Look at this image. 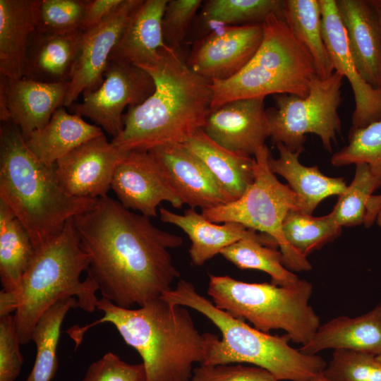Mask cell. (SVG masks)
<instances>
[{"mask_svg":"<svg viewBox=\"0 0 381 381\" xmlns=\"http://www.w3.org/2000/svg\"><path fill=\"white\" fill-rule=\"evenodd\" d=\"M87 270L102 298L131 308L161 297L180 277L169 250L181 236L156 227L150 217L132 212L108 195L73 218Z\"/></svg>","mask_w":381,"mask_h":381,"instance_id":"cell-1","label":"cell"},{"mask_svg":"<svg viewBox=\"0 0 381 381\" xmlns=\"http://www.w3.org/2000/svg\"><path fill=\"white\" fill-rule=\"evenodd\" d=\"M187 308L161 297L136 309L102 298L97 309L103 316L84 327L69 328L67 333L78 347L87 329L111 323L141 356L147 381H190L195 364L206 359L209 332L198 330Z\"/></svg>","mask_w":381,"mask_h":381,"instance_id":"cell-2","label":"cell"},{"mask_svg":"<svg viewBox=\"0 0 381 381\" xmlns=\"http://www.w3.org/2000/svg\"><path fill=\"white\" fill-rule=\"evenodd\" d=\"M145 71L155 81V92L140 104L128 107L123 130L111 143L126 152L184 144L205 124L212 81L194 72L179 49L168 47Z\"/></svg>","mask_w":381,"mask_h":381,"instance_id":"cell-3","label":"cell"},{"mask_svg":"<svg viewBox=\"0 0 381 381\" xmlns=\"http://www.w3.org/2000/svg\"><path fill=\"white\" fill-rule=\"evenodd\" d=\"M98 198L74 197L58 181L56 164L41 162L11 122L0 126V200L24 226L37 249L66 222L92 209Z\"/></svg>","mask_w":381,"mask_h":381,"instance_id":"cell-4","label":"cell"},{"mask_svg":"<svg viewBox=\"0 0 381 381\" xmlns=\"http://www.w3.org/2000/svg\"><path fill=\"white\" fill-rule=\"evenodd\" d=\"M161 298L170 304L198 311L221 332L222 339L210 333L204 365L248 363L268 370L279 381H311L327 365L322 357L291 347L286 334L278 337L263 332L219 309L188 281L179 280Z\"/></svg>","mask_w":381,"mask_h":381,"instance_id":"cell-5","label":"cell"},{"mask_svg":"<svg viewBox=\"0 0 381 381\" xmlns=\"http://www.w3.org/2000/svg\"><path fill=\"white\" fill-rule=\"evenodd\" d=\"M89 266L90 258L82 248L73 218L56 236L35 249L16 292L18 306L14 318L21 345L32 341L39 319L63 298L73 297L78 308L95 311L98 286L88 276L84 281L80 279Z\"/></svg>","mask_w":381,"mask_h":381,"instance_id":"cell-6","label":"cell"},{"mask_svg":"<svg viewBox=\"0 0 381 381\" xmlns=\"http://www.w3.org/2000/svg\"><path fill=\"white\" fill-rule=\"evenodd\" d=\"M262 26V40L248 63L230 78L212 81L211 110L239 99L308 95L316 75L312 56L282 17L271 13Z\"/></svg>","mask_w":381,"mask_h":381,"instance_id":"cell-7","label":"cell"},{"mask_svg":"<svg viewBox=\"0 0 381 381\" xmlns=\"http://www.w3.org/2000/svg\"><path fill=\"white\" fill-rule=\"evenodd\" d=\"M313 285L306 279L281 286L272 283H248L229 276L210 274L207 294L219 309L248 320L265 333L283 329L290 340L308 342L318 327L320 318L309 304Z\"/></svg>","mask_w":381,"mask_h":381,"instance_id":"cell-8","label":"cell"},{"mask_svg":"<svg viewBox=\"0 0 381 381\" xmlns=\"http://www.w3.org/2000/svg\"><path fill=\"white\" fill-rule=\"evenodd\" d=\"M270 155L266 145L256 152L253 182L241 198L203 210L201 214L214 223L236 222L270 236L277 243L283 264L288 270L309 271L312 269L310 262L289 245L282 229L289 211H303L301 201L289 185L282 183L270 170Z\"/></svg>","mask_w":381,"mask_h":381,"instance_id":"cell-9","label":"cell"},{"mask_svg":"<svg viewBox=\"0 0 381 381\" xmlns=\"http://www.w3.org/2000/svg\"><path fill=\"white\" fill-rule=\"evenodd\" d=\"M344 77L336 71L327 79L314 76L309 92L302 97L274 95L275 106L266 109L274 144L282 143L292 152H302L306 136L317 135L331 152L341 123L338 114L342 101L341 87Z\"/></svg>","mask_w":381,"mask_h":381,"instance_id":"cell-10","label":"cell"},{"mask_svg":"<svg viewBox=\"0 0 381 381\" xmlns=\"http://www.w3.org/2000/svg\"><path fill=\"white\" fill-rule=\"evenodd\" d=\"M155 90L152 77L144 69L109 61L102 85L84 95L83 102L68 108L75 114L89 118L114 138L123 130L124 109L140 104Z\"/></svg>","mask_w":381,"mask_h":381,"instance_id":"cell-11","label":"cell"},{"mask_svg":"<svg viewBox=\"0 0 381 381\" xmlns=\"http://www.w3.org/2000/svg\"><path fill=\"white\" fill-rule=\"evenodd\" d=\"M262 37V23L215 27L195 44L187 64L211 81L226 80L248 63Z\"/></svg>","mask_w":381,"mask_h":381,"instance_id":"cell-12","label":"cell"},{"mask_svg":"<svg viewBox=\"0 0 381 381\" xmlns=\"http://www.w3.org/2000/svg\"><path fill=\"white\" fill-rule=\"evenodd\" d=\"M127 153L109 142L103 134L83 143L56 162L58 181L72 196L105 197L114 171Z\"/></svg>","mask_w":381,"mask_h":381,"instance_id":"cell-13","label":"cell"},{"mask_svg":"<svg viewBox=\"0 0 381 381\" xmlns=\"http://www.w3.org/2000/svg\"><path fill=\"white\" fill-rule=\"evenodd\" d=\"M139 1L123 0L99 23L83 31L64 107H70L81 94L83 96L90 94L102 85L111 53L131 13Z\"/></svg>","mask_w":381,"mask_h":381,"instance_id":"cell-14","label":"cell"},{"mask_svg":"<svg viewBox=\"0 0 381 381\" xmlns=\"http://www.w3.org/2000/svg\"><path fill=\"white\" fill-rule=\"evenodd\" d=\"M111 188L125 208L150 218L157 216L162 202H169L175 208L183 205L149 152H128L114 171Z\"/></svg>","mask_w":381,"mask_h":381,"instance_id":"cell-15","label":"cell"},{"mask_svg":"<svg viewBox=\"0 0 381 381\" xmlns=\"http://www.w3.org/2000/svg\"><path fill=\"white\" fill-rule=\"evenodd\" d=\"M202 131L221 147L254 157L270 138L265 98L236 99L210 110Z\"/></svg>","mask_w":381,"mask_h":381,"instance_id":"cell-16","label":"cell"},{"mask_svg":"<svg viewBox=\"0 0 381 381\" xmlns=\"http://www.w3.org/2000/svg\"><path fill=\"white\" fill-rule=\"evenodd\" d=\"M148 152L160 164L174 193L190 208L203 210L233 202L207 166L183 144Z\"/></svg>","mask_w":381,"mask_h":381,"instance_id":"cell-17","label":"cell"},{"mask_svg":"<svg viewBox=\"0 0 381 381\" xmlns=\"http://www.w3.org/2000/svg\"><path fill=\"white\" fill-rule=\"evenodd\" d=\"M69 83H44L25 78L11 80L0 75V120L16 126L26 140L43 128L64 106Z\"/></svg>","mask_w":381,"mask_h":381,"instance_id":"cell-18","label":"cell"},{"mask_svg":"<svg viewBox=\"0 0 381 381\" xmlns=\"http://www.w3.org/2000/svg\"><path fill=\"white\" fill-rule=\"evenodd\" d=\"M319 2L322 37L334 71L347 78L353 92L355 108L352 114V127L363 128L381 120V90L366 83L355 66L337 0H319Z\"/></svg>","mask_w":381,"mask_h":381,"instance_id":"cell-19","label":"cell"},{"mask_svg":"<svg viewBox=\"0 0 381 381\" xmlns=\"http://www.w3.org/2000/svg\"><path fill=\"white\" fill-rule=\"evenodd\" d=\"M168 0H140L131 13L109 61L146 69L159 59L167 47L162 17Z\"/></svg>","mask_w":381,"mask_h":381,"instance_id":"cell-20","label":"cell"},{"mask_svg":"<svg viewBox=\"0 0 381 381\" xmlns=\"http://www.w3.org/2000/svg\"><path fill=\"white\" fill-rule=\"evenodd\" d=\"M337 6L357 71L381 90V29L370 0H337Z\"/></svg>","mask_w":381,"mask_h":381,"instance_id":"cell-21","label":"cell"},{"mask_svg":"<svg viewBox=\"0 0 381 381\" xmlns=\"http://www.w3.org/2000/svg\"><path fill=\"white\" fill-rule=\"evenodd\" d=\"M83 31L30 35L23 78L44 83H70Z\"/></svg>","mask_w":381,"mask_h":381,"instance_id":"cell-22","label":"cell"},{"mask_svg":"<svg viewBox=\"0 0 381 381\" xmlns=\"http://www.w3.org/2000/svg\"><path fill=\"white\" fill-rule=\"evenodd\" d=\"M329 349L381 356V304L362 315L339 316L320 325L312 339L299 351L316 355Z\"/></svg>","mask_w":381,"mask_h":381,"instance_id":"cell-23","label":"cell"},{"mask_svg":"<svg viewBox=\"0 0 381 381\" xmlns=\"http://www.w3.org/2000/svg\"><path fill=\"white\" fill-rule=\"evenodd\" d=\"M39 4L40 0H0V75L11 80L24 76Z\"/></svg>","mask_w":381,"mask_h":381,"instance_id":"cell-24","label":"cell"},{"mask_svg":"<svg viewBox=\"0 0 381 381\" xmlns=\"http://www.w3.org/2000/svg\"><path fill=\"white\" fill-rule=\"evenodd\" d=\"M160 220L181 229L191 241L189 255L192 263L201 266L226 247L250 237L256 231L236 222L214 223L198 213L194 208L185 210L183 214L159 207Z\"/></svg>","mask_w":381,"mask_h":381,"instance_id":"cell-25","label":"cell"},{"mask_svg":"<svg viewBox=\"0 0 381 381\" xmlns=\"http://www.w3.org/2000/svg\"><path fill=\"white\" fill-rule=\"evenodd\" d=\"M103 134L99 126L61 107L46 126L34 131L25 141L41 162L52 166L83 143Z\"/></svg>","mask_w":381,"mask_h":381,"instance_id":"cell-26","label":"cell"},{"mask_svg":"<svg viewBox=\"0 0 381 381\" xmlns=\"http://www.w3.org/2000/svg\"><path fill=\"white\" fill-rule=\"evenodd\" d=\"M279 157L268 159L270 170L284 178L301 201L303 212L312 214L325 198L341 195L347 188L343 178L324 175L317 166L307 167L299 162L301 152H292L282 143L276 144Z\"/></svg>","mask_w":381,"mask_h":381,"instance_id":"cell-27","label":"cell"},{"mask_svg":"<svg viewBox=\"0 0 381 381\" xmlns=\"http://www.w3.org/2000/svg\"><path fill=\"white\" fill-rule=\"evenodd\" d=\"M209 169L233 201L241 198L255 178L254 157L229 151L198 131L183 144Z\"/></svg>","mask_w":381,"mask_h":381,"instance_id":"cell-28","label":"cell"},{"mask_svg":"<svg viewBox=\"0 0 381 381\" xmlns=\"http://www.w3.org/2000/svg\"><path fill=\"white\" fill-rule=\"evenodd\" d=\"M35 248L27 230L0 200V279L2 290L18 292Z\"/></svg>","mask_w":381,"mask_h":381,"instance_id":"cell-29","label":"cell"},{"mask_svg":"<svg viewBox=\"0 0 381 381\" xmlns=\"http://www.w3.org/2000/svg\"><path fill=\"white\" fill-rule=\"evenodd\" d=\"M283 18L296 39L314 61L316 75L327 79L334 72L322 34V13L319 0H284Z\"/></svg>","mask_w":381,"mask_h":381,"instance_id":"cell-30","label":"cell"},{"mask_svg":"<svg viewBox=\"0 0 381 381\" xmlns=\"http://www.w3.org/2000/svg\"><path fill=\"white\" fill-rule=\"evenodd\" d=\"M277 243L270 236L255 234L224 248L220 254L241 270H256L271 277V283L289 286L300 279L283 264Z\"/></svg>","mask_w":381,"mask_h":381,"instance_id":"cell-31","label":"cell"},{"mask_svg":"<svg viewBox=\"0 0 381 381\" xmlns=\"http://www.w3.org/2000/svg\"><path fill=\"white\" fill-rule=\"evenodd\" d=\"M78 308L73 297L63 298L52 305L39 319L32 335L36 346L32 369L25 381H52L58 368L56 349L61 327L67 313Z\"/></svg>","mask_w":381,"mask_h":381,"instance_id":"cell-32","label":"cell"},{"mask_svg":"<svg viewBox=\"0 0 381 381\" xmlns=\"http://www.w3.org/2000/svg\"><path fill=\"white\" fill-rule=\"evenodd\" d=\"M341 228L331 213L322 217H313L299 210H291L282 223V233L289 245L307 258L337 238Z\"/></svg>","mask_w":381,"mask_h":381,"instance_id":"cell-33","label":"cell"},{"mask_svg":"<svg viewBox=\"0 0 381 381\" xmlns=\"http://www.w3.org/2000/svg\"><path fill=\"white\" fill-rule=\"evenodd\" d=\"M381 186V179L372 173L368 164H356L354 177L346 189L339 195L330 212L341 227L364 223L373 205V193Z\"/></svg>","mask_w":381,"mask_h":381,"instance_id":"cell-34","label":"cell"},{"mask_svg":"<svg viewBox=\"0 0 381 381\" xmlns=\"http://www.w3.org/2000/svg\"><path fill=\"white\" fill-rule=\"evenodd\" d=\"M281 0H208L201 6V17L209 24H262L271 13L283 18Z\"/></svg>","mask_w":381,"mask_h":381,"instance_id":"cell-35","label":"cell"},{"mask_svg":"<svg viewBox=\"0 0 381 381\" xmlns=\"http://www.w3.org/2000/svg\"><path fill=\"white\" fill-rule=\"evenodd\" d=\"M349 142L331 157L334 167L366 164L373 174L381 179V120L363 128H353Z\"/></svg>","mask_w":381,"mask_h":381,"instance_id":"cell-36","label":"cell"},{"mask_svg":"<svg viewBox=\"0 0 381 381\" xmlns=\"http://www.w3.org/2000/svg\"><path fill=\"white\" fill-rule=\"evenodd\" d=\"M322 374L328 381H381V365L373 354L335 349Z\"/></svg>","mask_w":381,"mask_h":381,"instance_id":"cell-37","label":"cell"},{"mask_svg":"<svg viewBox=\"0 0 381 381\" xmlns=\"http://www.w3.org/2000/svg\"><path fill=\"white\" fill-rule=\"evenodd\" d=\"M87 0H40L36 30L66 33L81 30Z\"/></svg>","mask_w":381,"mask_h":381,"instance_id":"cell-38","label":"cell"},{"mask_svg":"<svg viewBox=\"0 0 381 381\" xmlns=\"http://www.w3.org/2000/svg\"><path fill=\"white\" fill-rule=\"evenodd\" d=\"M200 0H168L162 17V27L167 47L179 49L190 25L202 6Z\"/></svg>","mask_w":381,"mask_h":381,"instance_id":"cell-39","label":"cell"},{"mask_svg":"<svg viewBox=\"0 0 381 381\" xmlns=\"http://www.w3.org/2000/svg\"><path fill=\"white\" fill-rule=\"evenodd\" d=\"M82 381H147L143 363L130 364L112 352L92 363Z\"/></svg>","mask_w":381,"mask_h":381,"instance_id":"cell-40","label":"cell"},{"mask_svg":"<svg viewBox=\"0 0 381 381\" xmlns=\"http://www.w3.org/2000/svg\"><path fill=\"white\" fill-rule=\"evenodd\" d=\"M190 381H279L268 370L241 363L200 364L193 372Z\"/></svg>","mask_w":381,"mask_h":381,"instance_id":"cell-41","label":"cell"},{"mask_svg":"<svg viewBox=\"0 0 381 381\" xmlns=\"http://www.w3.org/2000/svg\"><path fill=\"white\" fill-rule=\"evenodd\" d=\"M20 344L14 315L0 317V381H14L20 373Z\"/></svg>","mask_w":381,"mask_h":381,"instance_id":"cell-42","label":"cell"},{"mask_svg":"<svg viewBox=\"0 0 381 381\" xmlns=\"http://www.w3.org/2000/svg\"><path fill=\"white\" fill-rule=\"evenodd\" d=\"M123 0H87L80 29L89 30L114 11Z\"/></svg>","mask_w":381,"mask_h":381,"instance_id":"cell-43","label":"cell"},{"mask_svg":"<svg viewBox=\"0 0 381 381\" xmlns=\"http://www.w3.org/2000/svg\"><path fill=\"white\" fill-rule=\"evenodd\" d=\"M18 306V298L16 292L1 291L0 293V317L16 312Z\"/></svg>","mask_w":381,"mask_h":381,"instance_id":"cell-44","label":"cell"},{"mask_svg":"<svg viewBox=\"0 0 381 381\" xmlns=\"http://www.w3.org/2000/svg\"><path fill=\"white\" fill-rule=\"evenodd\" d=\"M377 15L381 29V0H370Z\"/></svg>","mask_w":381,"mask_h":381,"instance_id":"cell-45","label":"cell"},{"mask_svg":"<svg viewBox=\"0 0 381 381\" xmlns=\"http://www.w3.org/2000/svg\"><path fill=\"white\" fill-rule=\"evenodd\" d=\"M311 381H328V380L325 377V376L322 373L320 375L318 376L317 377L312 380Z\"/></svg>","mask_w":381,"mask_h":381,"instance_id":"cell-46","label":"cell"},{"mask_svg":"<svg viewBox=\"0 0 381 381\" xmlns=\"http://www.w3.org/2000/svg\"><path fill=\"white\" fill-rule=\"evenodd\" d=\"M376 222L377 225L381 227V209L376 217Z\"/></svg>","mask_w":381,"mask_h":381,"instance_id":"cell-47","label":"cell"},{"mask_svg":"<svg viewBox=\"0 0 381 381\" xmlns=\"http://www.w3.org/2000/svg\"><path fill=\"white\" fill-rule=\"evenodd\" d=\"M377 361L379 362V363L381 365V356H377Z\"/></svg>","mask_w":381,"mask_h":381,"instance_id":"cell-48","label":"cell"}]
</instances>
